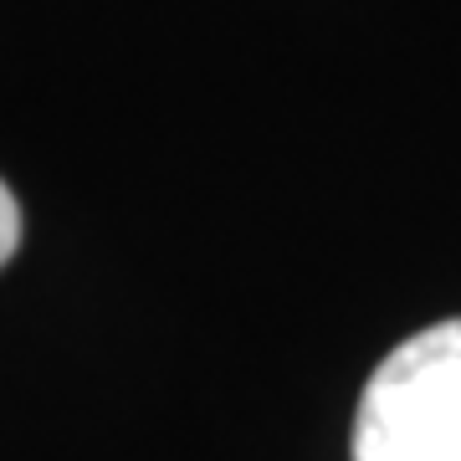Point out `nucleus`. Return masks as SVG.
Returning <instances> with one entry per match:
<instances>
[{"instance_id": "f03ea898", "label": "nucleus", "mask_w": 461, "mask_h": 461, "mask_svg": "<svg viewBox=\"0 0 461 461\" xmlns=\"http://www.w3.org/2000/svg\"><path fill=\"white\" fill-rule=\"evenodd\" d=\"M16 247H21V211H16V195L0 180V267L16 257Z\"/></svg>"}, {"instance_id": "f257e3e1", "label": "nucleus", "mask_w": 461, "mask_h": 461, "mask_svg": "<svg viewBox=\"0 0 461 461\" xmlns=\"http://www.w3.org/2000/svg\"><path fill=\"white\" fill-rule=\"evenodd\" d=\"M354 461H461V318L405 339L369 375Z\"/></svg>"}]
</instances>
